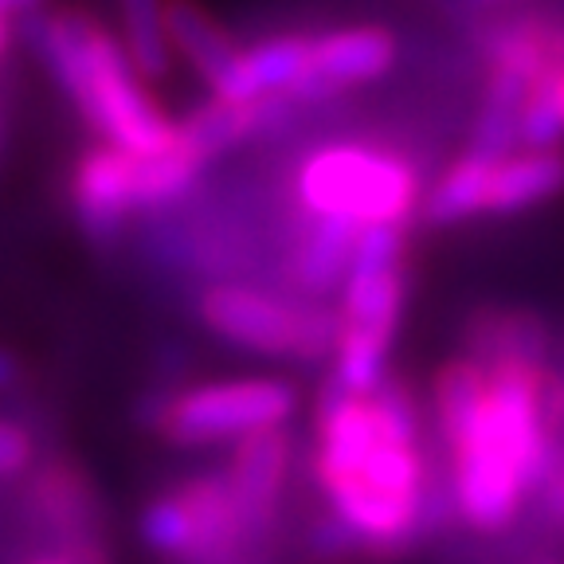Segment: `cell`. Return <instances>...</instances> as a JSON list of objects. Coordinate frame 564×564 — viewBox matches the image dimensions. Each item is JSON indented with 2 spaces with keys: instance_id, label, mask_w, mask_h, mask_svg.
Masks as SVG:
<instances>
[{
  "instance_id": "1",
  "label": "cell",
  "mask_w": 564,
  "mask_h": 564,
  "mask_svg": "<svg viewBox=\"0 0 564 564\" xmlns=\"http://www.w3.org/2000/svg\"><path fill=\"white\" fill-rule=\"evenodd\" d=\"M24 35L55 87L110 145L133 158H153L176 145V122L145 95L126 47L90 12H35L24 20Z\"/></svg>"
},
{
  "instance_id": "2",
  "label": "cell",
  "mask_w": 564,
  "mask_h": 564,
  "mask_svg": "<svg viewBox=\"0 0 564 564\" xmlns=\"http://www.w3.org/2000/svg\"><path fill=\"white\" fill-rule=\"evenodd\" d=\"M299 200L310 216H337L357 228L404 224L420 200V181L404 158L377 145H322L299 169Z\"/></svg>"
},
{
  "instance_id": "3",
  "label": "cell",
  "mask_w": 564,
  "mask_h": 564,
  "mask_svg": "<svg viewBox=\"0 0 564 564\" xmlns=\"http://www.w3.org/2000/svg\"><path fill=\"white\" fill-rule=\"evenodd\" d=\"M200 322L239 349L294 361H322L337 349L341 334V314L317 306L314 299H279L243 282H212L200 294Z\"/></svg>"
},
{
  "instance_id": "4",
  "label": "cell",
  "mask_w": 564,
  "mask_h": 564,
  "mask_svg": "<svg viewBox=\"0 0 564 564\" xmlns=\"http://www.w3.org/2000/svg\"><path fill=\"white\" fill-rule=\"evenodd\" d=\"M299 408V392L286 380L247 377L220 380V384H196L173 392L169 412L158 435L176 447H204L220 440H243L251 432L279 427Z\"/></svg>"
},
{
  "instance_id": "5",
  "label": "cell",
  "mask_w": 564,
  "mask_h": 564,
  "mask_svg": "<svg viewBox=\"0 0 564 564\" xmlns=\"http://www.w3.org/2000/svg\"><path fill=\"white\" fill-rule=\"evenodd\" d=\"M392 63H397V35L388 28H337V32L310 40V63L286 87V98L299 106L322 102V98H334L341 87L380 79Z\"/></svg>"
},
{
  "instance_id": "6",
  "label": "cell",
  "mask_w": 564,
  "mask_h": 564,
  "mask_svg": "<svg viewBox=\"0 0 564 564\" xmlns=\"http://www.w3.org/2000/svg\"><path fill=\"white\" fill-rule=\"evenodd\" d=\"M133 153L110 141L90 145L70 173V204L75 220L95 251H115L133 212Z\"/></svg>"
},
{
  "instance_id": "7",
  "label": "cell",
  "mask_w": 564,
  "mask_h": 564,
  "mask_svg": "<svg viewBox=\"0 0 564 564\" xmlns=\"http://www.w3.org/2000/svg\"><path fill=\"white\" fill-rule=\"evenodd\" d=\"M165 32L173 52H181L193 63V70L216 98H224V102L263 98L251 83V70H247V52L231 44V35L196 0H165Z\"/></svg>"
},
{
  "instance_id": "8",
  "label": "cell",
  "mask_w": 564,
  "mask_h": 564,
  "mask_svg": "<svg viewBox=\"0 0 564 564\" xmlns=\"http://www.w3.org/2000/svg\"><path fill=\"white\" fill-rule=\"evenodd\" d=\"M286 463H291V440L279 427L251 432L236 443L228 463V490L243 521L247 541L267 538L279 518V494L286 482Z\"/></svg>"
},
{
  "instance_id": "9",
  "label": "cell",
  "mask_w": 564,
  "mask_h": 564,
  "mask_svg": "<svg viewBox=\"0 0 564 564\" xmlns=\"http://www.w3.org/2000/svg\"><path fill=\"white\" fill-rule=\"evenodd\" d=\"M451 502L475 533H502L525 502V478L490 451L463 447L451 455Z\"/></svg>"
},
{
  "instance_id": "10",
  "label": "cell",
  "mask_w": 564,
  "mask_h": 564,
  "mask_svg": "<svg viewBox=\"0 0 564 564\" xmlns=\"http://www.w3.org/2000/svg\"><path fill=\"white\" fill-rule=\"evenodd\" d=\"M181 502L188 510L193 541H188L185 564H236L247 553V533L239 510L231 502L228 478L224 475H196L176 486Z\"/></svg>"
},
{
  "instance_id": "11",
  "label": "cell",
  "mask_w": 564,
  "mask_h": 564,
  "mask_svg": "<svg viewBox=\"0 0 564 564\" xmlns=\"http://www.w3.org/2000/svg\"><path fill=\"white\" fill-rule=\"evenodd\" d=\"M361 228L337 216H310L302 224L299 239L291 251V279L294 291L306 299H326L341 286V279L349 274L352 247H357Z\"/></svg>"
},
{
  "instance_id": "12",
  "label": "cell",
  "mask_w": 564,
  "mask_h": 564,
  "mask_svg": "<svg viewBox=\"0 0 564 564\" xmlns=\"http://www.w3.org/2000/svg\"><path fill=\"white\" fill-rule=\"evenodd\" d=\"M28 494H32V506L40 510V518L67 541V549L98 545V502L79 467L52 458L47 467L32 475Z\"/></svg>"
},
{
  "instance_id": "13",
  "label": "cell",
  "mask_w": 564,
  "mask_h": 564,
  "mask_svg": "<svg viewBox=\"0 0 564 564\" xmlns=\"http://www.w3.org/2000/svg\"><path fill=\"white\" fill-rule=\"evenodd\" d=\"M533 87V75L513 63H486V95L478 106L475 130H470V153L486 161H502L518 150L521 106Z\"/></svg>"
},
{
  "instance_id": "14",
  "label": "cell",
  "mask_w": 564,
  "mask_h": 564,
  "mask_svg": "<svg viewBox=\"0 0 564 564\" xmlns=\"http://www.w3.org/2000/svg\"><path fill=\"white\" fill-rule=\"evenodd\" d=\"M470 357L478 365H545L549 357V326L533 310H478L467 326Z\"/></svg>"
},
{
  "instance_id": "15",
  "label": "cell",
  "mask_w": 564,
  "mask_h": 564,
  "mask_svg": "<svg viewBox=\"0 0 564 564\" xmlns=\"http://www.w3.org/2000/svg\"><path fill=\"white\" fill-rule=\"evenodd\" d=\"M564 193V153L561 150H521L494 161L486 212L510 216Z\"/></svg>"
},
{
  "instance_id": "16",
  "label": "cell",
  "mask_w": 564,
  "mask_h": 564,
  "mask_svg": "<svg viewBox=\"0 0 564 564\" xmlns=\"http://www.w3.org/2000/svg\"><path fill=\"white\" fill-rule=\"evenodd\" d=\"M486 392H490L486 365H478L475 357H451L435 372V420L451 451L463 447V440L470 435L486 404Z\"/></svg>"
},
{
  "instance_id": "17",
  "label": "cell",
  "mask_w": 564,
  "mask_h": 564,
  "mask_svg": "<svg viewBox=\"0 0 564 564\" xmlns=\"http://www.w3.org/2000/svg\"><path fill=\"white\" fill-rule=\"evenodd\" d=\"M133 208H165L196 188L204 173V161L176 138L165 153L153 158H133Z\"/></svg>"
},
{
  "instance_id": "18",
  "label": "cell",
  "mask_w": 564,
  "mask_h": 564,
  "mask_svg": "<svg viewBox=\"0 0 564 564\" xmlns=\"http://www.w3.org/2000/svg\"><path fill=\"white\" fill-rule=\"evenodd\" d=\"M122 47L141 79H165L173 67V44L165 32V0H118Z\"/></svg>"
},
{
  "instance_id": "19",
  "label": "cell",
  "mask_w": 564,
  "mask_h": 564,
  "mask_svg": "<svg viewBox=\"0 0 564 564\" xmlns=\"http://www.w3.org/2000/svg\"><path fill=\"white\" fill-rule=\"evenodd\" d=\"M490 173L494 161L467 153L458 158L447 173L440 176V185L423 200V220L427 224H463L478 212H486V193H490Z\"/></svg>"
},
{
  "instance_id": "20",
  "label": "cell",
  "mask_w": 564,
  "mask_h": 564,
  "mask_svg": "<svg viewBox=\"0 0 564 564\" xmlns=\"http://www.w3.org/2000/svg\"><path fill=\"white\" fill-rule=\"evenodd\" d=\"M310 63V40L306 35H274L247 52V70L259 95H286L302 67Z\"/></svg>"
},
{
  "instance_id": "21",
  "label": "cell",
  "mask_w": 564,
  "mask_h": 564,
  "mask_svg": "<svg viewBox=\"0 0 564 564\" xmlns=\"http://www.w3.org/2000/svg\"><path fill=\"white\" fill-rule=\"evenodd\" d=\"M564 141V110L561 90H556L553 70H541L521 106L518 122V145L521 150H556Z\"/></svg>"
},
{
  "instance_id": "22",
  "label": "cell",
  "mask_w": 564,
  "mask_h": 564,
  "mask_svg": "<svg viewBox=\"0 0 564 564\" xmlns=\"http://www.w3.org/2000/svg\"><path fill=\"white\" fill-rule=\"evenodd\" d=\"M141 541L161 556H176L185 561L188 541H193V525H188V510L181 502V494H161L141 510Z\"/></svg>"
},
{
  "instance_id": "23",
  "label": "cell",
  "mask_w": 564,
  "mask_h": 564,
  "mask_svg": "<svg viewBox=\"0 0 564 564\" xmlns=\"http://www.w3.org/2000/svg\"><path fill=\"white\" fill-rule=\"evenodd\" d=\"M310 549H314L322 561H341V556L361 553V538H357V529L345 518L326 513V518H317L314 525H310Z\"/></svg>"
},
{
  "instance_id": "24",
  "label": "cell",
  "mask_w": 564,
  "mask_h": 564,
  "mask_svg": "<svg viewBox=\"0 0 564 564\" xmlns=\"http://www.w3.org/2000/svg\"><path fill=\"white\" fill-rule=\"evenodd\" d=\"M32 463V440L20 423L0 420V478L20 475Z\"/></svg>"
},
{
  "instance_id": "25",
  "label": "cell",
  "mask_w": 564,
  "mask_h": 564,
  "mask_svg": "<svg viewBox=\"0 0 564 564\" xmlns=\"http://www.w3.org/2000/svg\"><path fill=\"white\" fill-rule=\"evenodd\" d=\"M538 490H541V502H545V513L564 525V451L556 455L553 470H549V478L538 486Z\"/></svg>"
},
{
  "instance_id": "26",
  "label": "cell",
  "mask_w": 564,
  "mask_h": 564,
  "mask_svg": "<svg viewBox=\"0 0 564 564\" xmlns=\"http://www.w3.org/2000/svg\"><path fill=\"white\" fill-rule=\"evenodd\" d=\"M40 4L44 0H0V9L9 12V17H32V12H40Z\"/></svg>"
},
{
  "instance_id": "27",
  "label": "cell",
  "mask_w": 564,
  "mask_h": 564,
  "mask_svg": "<svg viewBox=\"0 0 564 564\" xmlns=\"http://www.w3.org/2000/svg\"><path fill=\"white\" fill-rule=\"evenodd\" d=\"M17 377H20V365H17V357H12V352H4V349H0V388H9Z\"/></svg>"
},
{
  "instance_id": "28",
  "label": "cell",
  "mask_w": 564,
  "mask_h": 564,
  "mask_svg": "<svg viewBox=\"0 0 564 564\" xmlns=\"http://www.w3.org/2000/svg\"><path fill=\"white\" fill-rule=\"evenodd\" d=\"M9 52V12L0 9V55Z\"/></svg>"
},
{
  "instance_id": "29",
  "label": "cell",
  "mask_w": 564,
  "mask_h": 564,
  "mask_svg": "<svg viewBox=\"0 0 564 564\" xmlns=\"http://www.w3.org/2000/svg\"><path fill=\"white\" fill-rule=\"evenodd\" d=\"M463 4H467L470 12H486V9H498L502 0H463Z\"/></svg>"
},
{
  "instance_id": "30",
  "label": "cell",
  "mask_w": 564,
  "mask_h": 564,
  "mask_svg": "<svg viewBox=\"0 0 564 564\" xmlns=\"http://www.w3.org/2000/svg\"><path fill=\"white\" fill-rule=\"evenodd\" d=\"M553 70V79H556V90H561V110H564V67H549Z\"/></svg>"
},
{
  "instance_id": "31",
  "label": "cell",
  "mask_w": 564,
  "mask_h": 564,
  "mask_svg": "<svg viewBox=\"0 0 564 564\" xmlns=\"http://www.w3.org/2000/svg\"><path fill=\"white\" fill-rule=\"evenodd\" d=\"M32 564H70V556H40V561Z\"/></svg>"
}]
</instances>
